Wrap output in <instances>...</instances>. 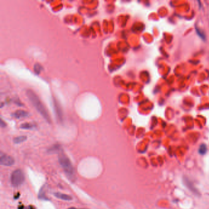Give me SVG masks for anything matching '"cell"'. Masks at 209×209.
Returning a JSON list of instances; mask_svg holds the SVG:
<instances>
[{
    "label": "cell",
    "mask_w": 209,
    "mask_h": 209,
    "mask_svg": "<svg viewBox=\"0 0 209 209\" xmlns=\"http://www.w3.org/2000/svg\"><path fill=\"white\" fill-rule=\"evenodd\" d=\"M26 95L38 113L43 117L44 119L46 120V121L50 123L51 120L48 111L36 93L33 90H28L26 92Z\"/></svg>",
    "instance_id": "6da1fadb"
},
{
    "label": "cell",
    "mask_w": 209,
    "mask_h": 209,
    "mask_svg": "<svg viewBox=\"0 0 209 209\" xmlns=\"http://www.w3.org/2000/svg\"><path fill=\"white\" fill-rule=\"evenodd\" d=\"M59 161L67 178L71 180L75 179L74 169L69 158L64 153H61L59 156Z\"/></svg>",
    "instance_id": "7a4b0ae2"
},
{
    "label": "cell",
    "mask_w": 209,
    "mask_h": 209,
    "mask_svg": "<svg viewBox=\"0 0 209 209\" xmlns=\"http://www.w3.org/2000/svg\"><path fill=\"white\" fill-rule=\"evenodd\" d=\"M25 181V175L20 169L14 171L11 176V183L14 187L20 186Z\"/></svg>",
    "instance_id": "3957f363"
},
{
    "label": "cell",
    "mask_w": 209,
    "mask_h": 209,
    "mask_svg": "<svg viewBox=\"0 0 209 209\" xmlns=\"http://www.w3.org/2000/svg\"><path fill=\"white\" fill-rule=\"evenodd\" d=\"M183 181L184 185L186 186V187L191 191L194 194L199 196L201 195L200 192L199 191V190L195 187V186L194 185V184L193 183V182L189 179L188 177H183Z\"/></svg>",
    "instance_id": "277c9868"
},
{
    "label": "cell",
    "mask_w": 209,
    "mask_h": 209,
    "mask_svg": "<svg viewBox=\"0 0 209 209\" xmlns=\"http://www.w3.org/2000/svg\"><path fill=\"white\" fill-rule=\"evenodd\" d=\"M14 159L6 154L1 153V158H0V163L2 166H11L14 164Z\"/></svg>",
    "instance_id": "5b68a950"
},
{
    "label": "cell",
    "mask_w": 209,
    "mask_h": 209,
    "mask_svg": "<svg viewBox=\"0 0 209 209\" xmlns=\"http://www.w3.org/2000/svg\"><path fill=\"white\" fill-rule=\"evenodd\" d=\"M12 116L17 119L25 118L29 116V114L28 112L23 111V110H19L15 111L14 113H13Z\"/></svg>",
    "instance_id": "8992f818"
},
{
    "label": "cell",
    "mask_w": 209,
    "mask_h": 209,
    "mask_svg": "<svg viewBox=\"0 0 209 209\" xmlns=\"http://www.w3.org/2000/svg\"><path fill=\"white\" fill-rule=\"evenodd\" d=\"M54 195L58 199H60L61 200L63 201H72V198L67 194H63V193H61L59 192H56L54 194Z\"/></svg>",
    "instance_id": "52a82bcc"
},
{
    "label": "cell",
    "mask_w": 209,
    "mask_h": 209,
    "mask_svg": "<svg viewBox=\"0 0 209 209\" xmlns=\"http://www.w3.org/2000/svg\"><path fill=\"white\" fill-rule=\"evenodd\" d=\"M54 107H55V112H56V115H57V117H59V119H62V112H61L59 104L55 101H54Z\"/></svg>",
    "instance_id": "ba28073f"
},
{
    "label": "cell",
    "mask_w": 209,
    "mask_h": 209,
    "mask_svg": "<svg viewBox=\"0 0 209 209\" xmlns=\"http://www.w3.org/2000/svg\"><path fill=\"white\" fill-rule=\"evenodd\" d=\"M27 137L25 136H18V137L14 139V142L15 144H21V143L25 142L27 140Z\"/></svg>",
    "instance_id": "9c48e42d"
},
{
    "label": "cell",
    "mask_w": 209,
    "mask_h": 209,
    "mask_svg": "<svg viewBox=\"0 0 209 209\" xmlns=\"http://www.w3.org/2000/svg\"><path fill=\"white\" fill-rule=\"evenodd\" d=\"M207 147L206 145L204 144H201L198 149V153L201 155H205L207 153Z\"/></svg>",
    "instance_id": "30bf717a"
},
{
    "label": "cell",
    "mask_w": 209,
    "mask_h": 209,
    "mask_svg": "<svg viewBox=\"0 0 209 209\" xmlns=\"http://www.w3.org/2000/svg\"><path fill=\"white\" fill-rule=\"evenodd\" d=\"M34 127L35 126L34 124L29 123H25L20 126V128L23 129H33L34 128Z\"/></svg>",
    "instance_id": "8fae6325"
},
{
    "label": "cell",
    "mask_w": 209,
    "mask_h": 209,
    "mask_svg": "<svg viewBox=\"0 0 209 209\" xmlns=\"http://www.w3.org/2000/svg\"><path fill=\"white\" fill-rule=\"evenodd\" d=\"M39 199H43V200H48V198L46 196V193L44 191V188H41L39 193V196H38Z\"/></svg>",
    "instance_id": "7c38bea8"
},
{
    "label": "cell",
    "mask_w": 209,
    "mask_h": 209,
    "mask_svg": "<svg viewBox=\"0 0 209 209\" xmlns=\"http://www.w3.org/2000/svg\"><path fill=\"white\" fill-rule=\"evenodd\" d=\"M60 146L55 145V146H54L52 147H51L50 149H49L48 150V152H49V153H57V152H59V151H60Z\"/></svg>",
    "instance_id": "4fadbf2b"
},
{
    "label": "cell",
    "mask_w": 209,
    "mask_h": 209,
    "mask_svg": "<svg viewBox=\"0 0 209 209\" xmlns=\"http://www.w3.org/2000/svg\"><path fill=\"white\" fill-rule=\"evenodd\" d=\"M196 32H197L198 34L202 39H206V35H205V34H204V33L203 31H202L200 28H196Z\"/></svg>",
    "instance_id": "5bb4252c"
},
{
    "label": "cell",
    "mask_w": 209,
    "mask_h": 209,
    "mask_svg": "<svg viewBox=\"0 0 209 209\" xmlns=\"http://www.w3.org/2000/svg\"><path fill=\"white\" fill-rule=\"evenodd\" d=\"M34 70L37 74H39L41 71L42 70V67L40 64H36L34 67Z\"/></svg>",
    "instance_id": "9a60e30c"
},
{
    "label": "cell",
    "mask_w": 209,
    "mask_h": 209,
    "mask_svg": "<svg viewBox=\"0 0 209 209\" xmlns=\"http://www.w3.org/2000/svg\"><path fill=\"white\" fill-rule=\"evenodd\" d=\"M1 126L2 127V128H4V127H5L6 126V124H5V123L1 120Z\"/></svg>",
    "instance_id": "2e32d148"
},
{
    "label": "cell",
    "mask_w": 209,
    "mask_h": 209,
    "mask_svg": "<svg viewBox=\"0 0 209 209\" xmlns=\"http://www.w3.org/2000/svg\"><path fill=\"white\" fill-rule=\"evenodd\" d=\"M20 196V194H19V193H18L17 194V195H16V196H14V198L15 199H18V198Z\"/></svg>",
    "instance_id": "e0dca14e"
},
{
    "label": "cell",
    "mask_w": 209,
    "mask_h": 209,
    "mask_svg": "<svg viewBox=\"0 0 209 209\" xmlns=\"http://www.w3.org/2000/svg\"><path fill=\"white\" fill-rule=\"evenodd\" d=\"M25 209V207L23 206H20L19 207V209Z\"/></svg>",
    "instance_id": "ac0fdd59"
},
{
    "label": "cell",
    "mask_w": 209,
    "mask_h": 209,
    "mask_svg": "<svg viewBox=\"0 0 209 209\" xmlns=\"http://www.w3.org/2000/svg\"><path fill=\"white\" fill-rule=\"evenodd\" d=\"M67 209H76V208H75V207H69V208H68Z\"/></svg>",
    "instance_id": "d6986e66"
}]
</instances>
